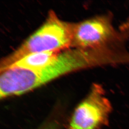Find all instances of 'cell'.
<instances>
[{"instance_id": "obj_1", "label": "cell", "mask_w": 129, "mask_h": 129, "mask_svg": "<svg viewBox=\"0 0 129 129\" xmlns=\"http://www.w3.org/2000/svg\"><path fill=\"white\" fill-rule=\"evenodd\" d=\"M114 56L107 49H68L38 71L11 68L1 72L0 98L21 95L67 73L105 65L112 64Z\"/></svg>"}, {"instance_id": "obj_2", "label": "cell", "mask_w": 129, "mask_h": 129, "mask_svg": "<svg viewBox=\"0 0 129 129\" xmlns=\"http://www.w3.org/2000/svg\"><path fill=\"white\" fill-rule=\"evenodd\" d=\"M74 23L60 19L51 11L42 25L13 52L1 60V72L30 54L58 51L71 47Z\"/></svg>"}, {"instance_id": "obj_3", "label": "cell", "mask_w": 129, "mask_h": 129, "mask_svg": "<svg viewBox=\"0 0 129 129\" xmlns=\"http://www.w3.org/2000/svg\"><path fill=\"white\" fill-rule=\"evenodd\" d=\"M125 38L114 27L110 14L102 15L74 23L71 47L82 49L119 47Z\"/></svg>"}, {"instance_id": "obj_4", "label": "cell", "mask_w": 129, "mask_h": 129, "mask_svg": "<svg viewBox=\"0 0 129 129\" xmlns=\"http://www.w3.org/2000/svg\"><path fill=\"white\" fill-rule=\"evenodd\" d=\"M101 84L94 83L74 110L67 129H101L109 123L111 102Z\"/></svg>"}, {"instance_id": "obj_5", "label": "cell", "mask_w": 129, "mask_h": 129, "mask_svg": "<svg viewBox=\"0 0 129 129\" xmlns=\"http://www.w3.org/2000/svg\"><path fill=\"white\" fill-rule=\"evenodd\" d=\"M61 52L44 51L30 54L17 61L8 69L19 68L30 71H38L52 62Z\"/></svg>"}, {"instance_id": "obj_6", "label": "cell", "mask_w": 129, "mask_h": 129, "mask_svg": "<svg viewBox=\"0 0 129 129\" xmlns=\"http://www.w3.org/2000/svg\"><path fill=\"white\" fill-rule=\"evenodd\" d=\"M38 129H60V125L55 121H49L42 124Z\"/></svg>"}, {"instance_id": "obj_7", "label": "cell", "mask_w": 129, "mask_h": 129, "mask_svg": "<svg viewBox=\"0 0 129 129\" xmlns=\"http://www.w3.org/2000/svg\"><path fill=\"white\" fill-rule=\"evenodd\" d=\"M121 30L127 35H129V18L120 26Z\"/></svg>"}]
</instances>
